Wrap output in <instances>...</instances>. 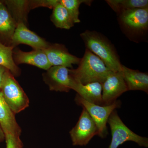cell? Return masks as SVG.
Segmentation results:
<instances>
[{
	"mask_svg": "<svg viewBox=\"0 0 148 148\" xmlns=\"http://www.w3.org/2000/svg\"><path fill=\"white\" fill-rule=\"evenodd\" d=\"M0 91L6 103L15 114L29 107L28 96L8 70L5 74Z\"/></svg>",
	"mask_w": 148,
	"mask_h": 148,
	"instance_id": "3957f363",
	"label": "cell"
},
{
	"mask_svg": "<svg viewBox=\"0 0 148 148\" xmlns=\"http://www.w3.org/2000/svg\"><path fill=\"white\" fill-rule=\"evenodd\" d=\"M20 44L29 45L34 49L45 50L50 44L29 30L27 25L22 22H19L16 25L10 46L14 48Z\"/></svg>",
	"mask_w": 148,
	"mask_h": 148,
	"instance_id": "30bf717a",
	"label": "cell"
},
{
	"mask_svg": "<svg viewBox=\"0 0 148 148\" xmlns=\"http://www.w3.org/2000/svg\"><path fill=\"white\" fill-rule=\"evenodd\" d=\"M0 125L4 134L20 136L21 127L15 119V114L6 103L0 91Z\"/></svg>",
	"mask_w": 148,
	"mask_h": 148,
	"instance_id": "9a60e30c",
	"label": "cell"
},
{
	"mask_svg": "<svg viewBox=\"0 0 148 148\" xmlns=\"http://www.w3.org/2000/svg\"><path fill=\"white\" fill-rule=\"evenodd\" d=\"M16 21L3 1H0V42L5 45H10L16 29Z\"/></svg>",
	"mask_w": 148,
	"mask_h": 148,
	"instance_id": "5bb4252c",
	"label": "cell"
},
{
	"mask_svg": "<svg viewBox=\"0 0 148 148\" xmlns=\"http://www.w3.org/2000/svg\"><path fill=\"white\" fill-rule=\"evenodd\" d=\"M58 3V0H36L29 1V9H33L44 7L49 9H53Z\"/></svg>",
	"mask_w": 148,
	"mask_h": 148,
	"instance_id": "7402d4cb",
	"label": "cell"
},
{
	"mask_svg": "<svg viewBox=\"0 0 148 148\" xmlns=\"http://www.w3.org/2000/svg\"><path fill=\"white\" fill-rule=\"evenodd\" d=\"M44 82L51 91L68 92L72 89L73 79L70 69L60 66H53L42 75Z\"/></svg>",
	"mask_w": 148,
	"mask_h": 148,
	"instance_id": "ba28073f",
	"label": "cell"
},
{
	"mask_svg": "<svg viewBox=\"0 0 148 148\" xmlns=\"http://www.w3.org/2000/svg\"><path fill=\"white\" fill-rule=\"evenodd\" d=\"M72 89L88 103L103 106L102 85L100 83L92 82L84 85L73 79Z\"/></svg>",
	"mask_w": 148,
	"mask_h": 148,
	"instance_id": "4fadbf2b",
	"label": "cell"
},
{
	"mask_svg": "<svg viewBox=\"0 0 148 148\" xmlns=\"http://www.w3.org/2000/svg\"><path fill=\"white\" fill-rule=\"evenodd\" d=\"M120 25L131 35H143L147 31L148 8L130 10L119 14Z\"/></svg>",
	"mask_w": 148,
	"mask_h": 148,
	"instance_id": "8992f818",
	"label": "cell"
},
{
	"mask_svg": "<svg viewBox=\"0 0 148 148\" xmlns=\"http://www.w3.org/2000/svg\"><path fill=\"white\" fill-rule=\"evenodd\" d=\"M13 58L16 65L27 64L47 71L51 67L44 50L34 49L29 52L18 49L13 50Z\"/></svg>",
	"mask_w": 148,
	"mask_h": 148,
	"instance_id": "7c38bea8",
	"label": "cell"
},
{
	"mask_svg": "<svg viewBox=\"0 0 148 148\" xmlns=\"http://www.w3.org/2000/svg\"><path fill=\"white\" fill-rule=\"evenodd\" d=\"M50 19L56 28L69 29L74 26V23L68 11L59 3L53 8Z\"/></svg>",
	"mask_w": 148,
	"mask_h": 148,
	"instance_id": "ac0fdd59",
	"label": "cell"
},
{
	"mask_svg": "<svg viewBox=\"0 0 148 148\" xmlns=\"http://www.w3.org/2000/svg\"><path fill=\"white\" fill-rule=\"evenodd\" d=\"M5 140V135L3 130L0 125V143Z\"/></svg>",
	"mask_w": 148,
	"mask_h": 148,
	"instance_id": "d4e9b609",
	"label": "cell"
},
{
	"mask_svg": "<svg viewBox=\"0 0 148 148\" xmlns=\"http://www.w3.org/2000/svg\"><path fill=\"white\" fill-rule=\"evenodd\" d=\"M75 101L90 115L98 128V136L101 138H105L108 134L107 124L109 117L114 110L119 108L120 101H116L109 106H99L88 103L77 94Z\"/></svg>",
	"mask_w": 148,
	"mask_h": 148,
	"instance_id": "5b68a950",
	"label": "cell"
},
{
	"mask_svg": "<svg viewBox=\"0 0 148 148\" xmlns=\"http://www.w3.org/2000/svg\"><path fill=\"white\" fill-rule=\"evenodd\" d=\"M16 24L27 25V15L30 10L29 1H3Z\"/></svg>",
	"mask_w": 148,
	"mask_h": 148,
	"instance_id": "e0dca14e",
	"label": "cell"
},
{
	"mask_svg": "<svg viewBox=\"0 0 148 148\" xmlns=\"http://www.w3.org/2000/svg\"><path fill=\"white\" fill-rule=\"evenodd\" d=\"M44 51L51 66H63L72 69L73 65H79L80 62L81 58L69 53L63 45L50 44Z\"/></svg>",
	"mask_w": 148,
	"mask_h": 148,
	"instance_id": "8fae6325",
	"label": "cell"
},
{
	"mask_svg": "<svg viewBox=\"0 0 148 148\" xmlns=\"http://www.w3.org/2000/svg\"><path fill=\"white\" fill-rule=\"evenodd\" d=\"M98 128L90 115L83 109L78 121L70 132L74 146H86L92 138L98 135Z\"/></svg>",
	"mask_w": 148,
	"mask_h": 148,
	"instance_id": "52a82bcc",
	"label": "cell"
},
{
	"mask_svg": "<svg viewBox=\"0 0 148 148\" xmlns=\"http://www.w3.org/2000/svg\"><path fill=\"white\" fill-rule=\"evenodd\" d=\"M8 70V69H7L5 67L0 65V89H1V86L5 74Z\"/></svg>",
	"mask_w": 148,
	"mask_h": 148,
	"instance_id": "cb8c5ba5",
	"label": "cell"
},
{
	"mask_svg": "<svg viewBox=\"0 0 148 148\" xmlns=\"http://www.w3.org/2000/svg\"><path fill=\"white\" fill-rule=\"evenodd\" d=\"M5 140L6 148H22L23 143L20 138V136L5 134Z\"/></svg>",
	"mask_w": 148,
	"mask_h": 148,
	"instance_id": "603a6c76",
	"label": "cell"
},
{
	"mask_svg": "<svg viewBox=\"0 0 148 148\" xmlns=\"http://www.w3.org/2000/svg\"><path fill=\"white\" fill-rule=\"evenodd\" d=\"M121 73L128 90H142L148 93V75L123 65Z\"/></svg>",
	"mask_w": 148,
	"mask_h": 148,
	"instance_id": "2e32d148",
	"label": "cell"
},
{
	"mask_svg": "<svg viewBox=\"0 0 148 148\" xmlns=\"http://www.w3.org/2000/svg\"><path fill=\"white\" fill-rule=\"evenodd\" d=\"M112 133V140L108 148H118L127 141H132L140 147H148V139L136 134L123 123L114 110L108 120Z\"/></svg>",
	"mask_w": 148,
	"mask_h": 148,
	"instance_id": "277c9868",
	"label": "cell"
},
{
	"mask_svg": "<svg viewBox=\"0 0 148 148\" xmlns=\"http://www.w3.org/2000/svg\"><path fill=\"white\" fill-rule=\"evenodd\" d=\"M112 72L98 56L86 49L78 67L70 70V75L82 84L96 82L102 84Z\"/></svg>",
	"mask_w": 148,
	"mask_h": 148,
	"instance_id": "7a4b0ae2",
	"label": "cell"
},
{
	"mask_svg": "<svg viewBox=\"0 0 148 148\" xmlns=\"http://www.w3.org/2000/svg\"><path fill=\"white\" fill-rule=\"evenodd\" d=\"M102 85L103 106L110 105L128 91L121 72H111Z\"/></svg>",
	"mask_w": 148,
	"mask_h": 148,
	"instance_id": "9c48e42d",
	"label": "cell"
},
{
	"mask_svg": "<svg viewBox=\"0 0 148 148\" xmlns=\"http://www.w3.org/2000/svg\"><path fill=\"white\" fill-rule=\"evenodd\" d=\"M106 2L118 15L125 11L148 8L147 0H107Z\"/></svg>",
	"mask_w": 148,
	"mask_h": 148,
	"instance_id": "d6986e66",
	"label": "cell"
},
{
	"mask_svg": "<svg viewBox=\"0 0 148 148\" xmlns=\"http://www.w3.org/2000/svg\"><path fill=\"white\" fill-rule=\"evenodd\" d=\"M13 49L12 47L0 42V65L8 69L14 76H18L21 74V70L14 61Z\"/></svg>",
	"mask_w": 148,
	"mask_h": 148,
	"instance_id": "ffe728a7",
	"label": "cell"
},
{
	"mask_svg": "<svg viewBox=\"0 0 148 148\" xmlns=\"http://www.w3.org/2000/svg\"><path fill=\"white\" fill-rule=\"evenodd\" d=\"M86 49L98 56L112 71L121 72L122 65L113 45L95 31L86 30L80 34Z\"/></svg>",
	"mask_w": 148,
	"mask_h": 148,
	"instance_id": "6da1fadb",
	"label": "cell"
},
{
	"mask_svg": "<svg viewBox=\"0 0 148 148\" xmlns=\"http://www.w3.org/2000/svg\"><path fill=\"white\" fill-rule=\"evenodd\" d=\"M59 3L68 11L74 24L80 22L79 18V8L82 3L90 5L92 1L90 0H59Z\"/></svg>",
	"mask_w": 148,
	"mask_h": 148,
	"instance_id": "44dd1931",
	"label": "cell"
}]
</instances>
